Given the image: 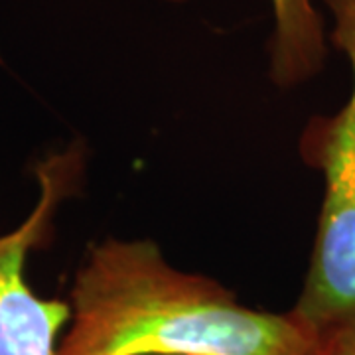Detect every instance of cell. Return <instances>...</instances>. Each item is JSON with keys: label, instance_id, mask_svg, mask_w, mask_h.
<instances>
[{"label": "cell", "instance_id": "obj_1", "mask_svg": "<svg viewBox=\"0 0 355 355\" xmlns=\"http://www.w3.org/2000/svg\"><path fill=\"white\" fill-rule=\"evenodd\" d=\"M69 306L58 355H306L316 340L292 310L243 306L217 280L168 265L148 239L93 245Z\"/></svg>", "mask_w": 355, "mask_h": 355}, {"label": "cell", "instance_id": "obj_2", "mask_svg": "<svg viewBox=\"0 0 355 355\" xmlns=\"http://www.w3.org/2000/svg\"><path fill=\"white\" fill-rule=\"evenodd\" d=\"M322 2L331 16L328 42L349 62L352 93L336 114L312 116L298 144L324 176L310 266L292 308L314 331L355 316V0Z\"/></svg>", "mask_w": 355, "mask_h": 355}, {"label": "cell", "instance_id": "obj_3", "mask_svg": "<svg viewBox=\"0 0 355 355\" xmlns=\"http://www.w3.org/2000/svg\"><path fill=\"white\" fill-rule=\"evenodd\" d=\"M83 172V144L42 158L34 166L38 202L18 227L0 235V355H58L71 306L36 294L26 279V263L51 241L55 216L79 190Z\"/></svg>", "mask_w": 355, "mask_h": 355}, {"label": "cell", "instance_id": "obj_4", "mask_svg": "<svg viewBox=\"0 0 355 355\" xmlns=\"http://www.w3.org/2000/svg\"><path fill=\"white\" fill-rule=\"evenodd\" d=\"M270 6L275 32L268 50V76L279 87L302 85L326 64L330 48L326 22L314 0H270Z\"/></svg>", "mask_w": 355, "mask_h": 355}, {"label": "cell", "instance_id": "obj_5", "mask_svg": "<svg viewBox=\"0 0 355 355\" xmlns=\"http://www.w3.org/2000/svg\"><path fill=\"white\" fill-rule=\"evenodd\" d=\"M306 355H355V316L316 331L314 345Z\"/></svg>", "mask_w": 355, "mask_h": 355}]
</instances>
